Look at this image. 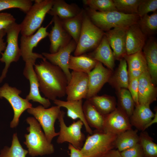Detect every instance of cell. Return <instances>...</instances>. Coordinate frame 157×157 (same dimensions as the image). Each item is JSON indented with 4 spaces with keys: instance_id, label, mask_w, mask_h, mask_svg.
Masks as SVG:
<instances>
[{
    "instance_id": "cell-44",
    "label": "cell",
    "mask_w": 157,
    "mask_h": 157,
    "mask_svg": "<svg viewBox=\"0 0 157 157\" xmlns=\"http://www.w3.org/2000/svg\"><path fill=\"white\" fill-rule=\"evenodd\" d=\"M68 148L70 151V157H85L80 150L75 148L70 144H69Z\"/></svg>"
},
{
    "instance_id": "cell-9",
    "label": "cell",
    "mask_w": 157,
    "mask_h": 157,
    "mask_svg": "<svg viewBox=\"0 0 157 157\" xmlns=\"http://www.w3.org/2000/svg\"><path fill=\"white\" fill-rule=\"evenodd\" d=\"M65 113L64 111L61 110L58 119L60 123V130L57 142L62 144L67 142L75 148L81 150L85 139V135L81 131L83 124L79 119L67 126L64 119Z\"/></svg>"
},
{
    "instance_id": "cell-10",
    "label": "cell",
    "mask_w": 157,
    "mask_h": 157,
    "mask_svg": "<svg viewBox=\"0 0 157 157\" xmlns=\"http://www.w3.org/2000/svg\"><path fill=\"white\" fill-rule=\"evenodd\" d=\"M21 92V90L10 86L7 83L0 87V99L4 98L6 99L14 111V117L10 123L11 128L16 127L19 124L22 114L26 110L32 107V104L28 100L19 96Z\"/></svg>"
},
{
    "instance_id": "cell-34",
    "label": "cell",
    "mask_w": 157,
    "mask_h": 157,
    "mask_svg": "<svg viewBox=\"0 0 157 157\" xmlns=\"http://www.w3.org/2000/svg\"><path fill=\"white\" fill-rule=\"evenodd\" d=\"M28 150L24 149L21 145L16 133L13 134L10 147H5L2 149L0 157H26Z\"/></svg>"
},
{
    "instance_id": "cell-17",
    "label": "cell",
    "mask_w": 157,
    "mask_h": 157,
    "mask_svg": "<svg viewBox=\"0 0 157 157\" xmlns=\"http://www.w3.org/2000/svg\"><path fill=\"white\" fill-rule=\"evenodd\" d=\"M77 45L72 39L69 44L53 53L43 52L42 55L52 64L60 67L66 76L68 82L71 77V73L68 67L69 58L72 52L74 51Z\"/></svg>"
},
{
    "instance_id": "cell-28",
    "label": "cell",
    "mask_w": 157,
    "mask_h": 157,
    "mask_svg": "<svg viewBox=\"0 0 157 157\" xmlns=\"http://www.w3.org/2000/svg\"><path fill=\"white\" fill-rule=\"evenodd\" d=\"M85 119L89 126L104 132L105 116L100 113L88 100L83 105Z\"/></svg>"
},
{
    "instance_id": "cell-16",
    "label": "cell",
    "mask_w": 157,
    "mask_h": 157,
    "mask_svg": "<svg viewBox=\"0 0 157 157\" xmlns=\"http://www.w3.org/2000/svg\"><path fill=\"white\" fill-rule=\"evenodd\" d=\"M52 19L54 25L48 36L50 42L49 51L50 53H53L68 45L72 38L64 28L61 20L58 16H53Z\"/></svg>"
},
{
    "instance_id": "cell-24",
    "label": "cell",
    "mask_w": 157,
    "mask_h": 157,
    "mask_svg": "<svg viewBox=\"0 0 157 157\" xmlns=\"http://www.w3.org/2000/svg\"><path fill=\"white\" fill-rule=\"evenodd\" d=\"M124 58L128 64L129 80L138 78L144 72L148 71L147 62L142 51L130 55H126Z\"/></svg>"
},
{
    "instance_id": "cell-38",
    "label": "cell",
    "mask_w": 157,
    "mask_h": 157,
    "mask_svg": "<svg viewBox=\"0 0 157 157\" xmlns=\"http://www.w3.org/2000/svg\"><path fill=\"white\" fill-rule=\"evenodd\" d=\"M141 0H113L117 11L127 14H137Z\"/></svg>"
},
{
    "instance_id": "cell-32",
    "label": "cell",
    "mask_w": 157,
    "mask_h": 157,
    "mask_svg": "<svg viewBox=\"0 0 157 157\" xmlns=\"http://www.w3.org/2000/svg\"><path fill=\"white\" fill-rule=\"evenodd\" d=\"M119 60L118 67L112 79L113 84L118 90L121 88L128 89L129 83L126 62L124 58Z\"/></svg>"
},
{
    "instance_id": "cell-12",
    "label": "cell",
    "mask_w": 157,
    "mask_h": 157,
    "mask_svg": "<svg viewBox=\"0 0 157 157\" xmlns=\"http://www.w3.org/2000/svg\"><path fill=\"white\" fill-rule=\"evenodd\" d=\"M52 22L53 21L52 19L46 26L40 27L35 33L31 35H22L20 48L21 56L25 62L34 57H37L42 60H46L42 54L33 52V50L37 46L41 40L48 36L49 33L47 31V29Z\"/></svg>"
},
{
    "instance_id": "cell-25",
    "label": "cell",
    "mask_w": 157,
    "mask_h": 157,
    "mask_svg": "<svg viewBox=\"0 0 157 157\" xmlns=\"http://www.w3.org/2000/svg\"><path fill=\"white\" fill-rule=\"evenodd\" d=\"M82 9L75 3L69 4L63 0H53L52 6L47 13L63 20L76 16Z\"/></svg>"
},
{
    "instance_id": "cell-6",
    "label": "cell",
    "mask_w": 157,
    "mask_h": 157,
    "mask_svg": "<svg viewBox=\"0 0 157 157\" xmlns=\"http://www.w3.org/2000/svg\"><path fill=\"white\" fill-rule=\"evenodd\" d=\"M84 10L81 30L74 51V56L82 55L95 49L105 35V32L92 22Z\"/></svg>"
},
{
    "instance_id": "cell-26",
    "label": "cell",
    "mask_w": 157,
    "mask_h": 157,
    "mask_svg": "<svg viewBox=\"0 0 157 157\" xmlns=\"http://www.w3.org/2000/svg\"><path fill=\"white\" fill-rule=\"evenodd\" d=\"M142 51L147 65L148 71L153 83L157 81V43L154 39L148 41L143 48Z\"/></svg>"
},
{
    "instance_id": "cell-3",
    "label": "cell",
    "mask_w": 157,
    "mask_h": 157,
    "mask_svg": "<svg viewBox=\"0 0 157 157\" xmlns=\"http://www.w3.org/2000/svg\"><path fill=\"white\" fill-rule=\"evenodd\" d=\"M26 122L29 125L27 128L29 133L25 135L26 140L24 143L28 149L29 154L34 157L53 153V145L48 141L37 120L33 117H28Z\"/></svg>"
},
{
    "instance_id": "cell-37",
    "label": "cell",
    "mask_w": 157,
    "mask_h": 157,
    "mask_svg": "<svg viewBox=\"0 0 157 157\" xmlns=\"http://www.w3.org/2000/svg\"><path fill=\"white\" fill-rule=\"evenodd\" d=\"M84 5L91 10L106 12L117 11L113 0H83Z\"/></svg>"
},
{
    "instance_id": "cell-47",
    "label": "cell",
    "mask_w": 157,
    "mask_h": 157,
    "mask_svg": "<svg viewBox=\"0 0 157 157\" xmlns=\"http://www.w3.org/2000/svg\"><path fill=\"white\" fill-rule=\"evenodd\" d=\"M157 122V109H156L155 113L154 114V116L153 118L152 119L150 122L148 124L145 128V130L149 127L151 126L152 124L156 123Z\"/></svg>"
},
{
    "instance_id": "cell-31",
    "label": "cell",
    "mask_w": 157,
    "mask_h": 157,
    "mask_svg": "<svg viewBox=\"0 0 157 157\" xmlns=\"http://www.w3.org/2000/svg\"><path fill=\"white\" fill-rule=\"evenodd\" d=\"M84 11L82 8L81 13L74 17L61 20L62 24L67 32L77 44L81 33Z\"/></svg>"
},
{
    "instance_id": "cell-30",
    "label": "cell",
    "mask_w": 157,
    "mask_h": 157,
    "mask_svg": "<svg viewBox=\"0 0 157 157\" xmlns=\"http://www.w3.org/2000/svg\"><path fill=\"white\" fill-rule=\"evenodd\" d=\"M88 100L101 114L106 116L116 108L114 97L107 95H95Z\"/></svg>"
},
{
    "instance_id": "cell-23",
    "label": "cell",
    "mask_w": 157,
    "mask_h": 157,
    "mask_svg": "<svg viewBox=\"0 0 157 157\" xmlns=\"http://www.w3.org/2000/svg\"><path fill=\"white\" fill-rule=\"evenodd\" d=\"M152 112L149 104H139L135 106L133 112L129 117L132 126L142 131H145L146 126L154 117Z\"/></svg>"
},
{
    "instance_id": "cell-18",
    "label": "cell",
    "mask_w": 157,
    "mask_h": 157,
    "mask_svg": "<svg viewBox=\"0 0 157 157\" xmlns=\"http://www.w3.org/2000/svg\"><path fill=\"white\" fill-rule=\"evenodd\" d=\"M128 27H116L105 32L115 59L120 60L126 55V37Z\"/></svg>"
},
{
    "instance_id": "cell-5",
    "label": "cell",
    "mask_w": 157,
    "mask_h": 157,
    "mask_svg": "<svg viewBox=\"0 0 157 157\" xmlns=\"http://www.w3.org/2000/svg\"><path fill=\"white\" fill-rule=\"evenodd\" d=\"M20 24L22 36L34 33L40 27L45 16L51 8L53 0H35Z\"/></svg>"
},
{
    "instance_id": "cell-11",
    "label": "cell",
    "mask_w": 157,
    "mask_h": 157,
    "mask_svg": "<svg viewBox=\"0 0 157 157\" xmlns=\"http://www.w3.org/2000/svg\"><path fill=\"white\" fill-rule=\"evenodd\" d=\"M37 57L31 58L25 62L23 74L28 80L30 84V90L26 99L28 101L39 103L45 108L51 105L49 100L42 97L39 92V84L38 77L33 68Z\"/></svg>"
},
{
    "instance_id": "cell-8",
    "label": "cell",
    "mask_w": 157,
    "mask_h": 157,
    "mask_svg": "<svg viewBox=\"0 0 157 157\" xmlns=\"http://www.w3.org/2000/svg\"><path fill=\"white\" fill-rule=\"evenodd\" d=\"M60 108L56 106L45 108L42 105H39L27 110V112L33 115L39 122L48 141L50 143L54 137L59 134V132H55L54 126L60 113Z\"/></svg>"
},
{
    "instance_id": "cell-2",
    "label": "cell",
    "mask_w": 157,
    "mask_h": 157,
    "mask_svg": "<svg viewBox=\"0 0 157 157\" xmlns=\"http://www.w3.org/2000/svg\"><path fill=\"white\" fill-rule=\"evenodd\" d=\"M92 22L104 32L118 27H128L137 23V14H127L118 11L101 12L88 8L84 9Z\"/></svg>"
},
{
    "instance_id": "cell-27",
    "label": "cell",
    "mask_w": 157,
    "mask_h": 157,
    "mask_svg": "<svg viewBox=\"0 0 157 157\" xmlns=\"http://www.w3.org/2000/svg\"><path fill=\"white\" fill-rule=\"evenodd\" d=\"M97 62L85 53L78 56L71 55L68 67L73 71L88 74L94 67Z\"/></svg>"
},
{
    "instance_id": "cell-13",
    "label": "cell",
    "mask_w": 157,
    "mask_h": 157,
    "mask_svg": "<svg viewBox=\"0 0 157 157\" xmlns=\"http://www.w3.org/2000/svg\"><path fill=\"white\" fill-rule=\"evenodd\" d=\"M88 87V74L72 71L66 88L67 101L86 99Z\"/></svg>"
},
{
    "instance_id": "cell-41",
    "label": "cell",
    "mask_w": 157,
    "mask_h": 157,
    "mask_svg": "<svg viewBox=\"0 0 157 157\" xmlns=\"http://www.w3.org/2000/svg\"><path fill=\"white\" fill-rule=\"evenodd\" d=\"M120 152L122 157H144L143 151L139 143Z\"/></svg>"
},
{
    "instance_id": "cell-19",
    "label": "cell",
    "mask_w": 157,
    "mask_h": 157,
    "mask_svg": "<svg viewBox=\"0 0 157 157\" xmlns=\"http://www.w3.org/2000/svg\"><path fill=\"white\" fill-rule=\"evenodd\" d=\"M157 89L148 72L138 77L139 104H150L156 99Z\"/></svg>"
},
{
    "instance_id": "cell-1",
    "label": "cell",
    "mask_w": 157,
    "mask_h": 157,
    "mask_svg": "<svg viewBox=\"0 0 157 157\" xmlns=\"http://www.w3.org/2000/svg\"><path fill=\"white\" fill-rule=\"evenodd\" d=\"M34 66L39 89L45 97L54 101L57 97L66 95L68 81L66 75L60 67L47 60Z\"/></svg>"
},
{
    "instance_id": "cell-45",
    "label": "cell",
    "mask_w": 157,
    "mask_h": 157,
    "mask_svg": "<svg viewBox=\"0 0 157 157\" xmlns=\"http://www.w3.org/2000/svg\"><path fill=\"white\" fill-rule=\"evenodd\" d=\"M6 34L4 30H0V55L2 51H4L6 48V42H4L3 39Z\"/></svg>"
},
{
    "instance_id": "cell-33",
    "label": "cell",
    "mask_w": 157,
    "mask_h": 157,
    "mask_svg": "<svg viewBox=\"0 0 157 157\" xmlns=\"http://www.w3.org/2000/svg\"><path fill=\"white\" fill-rule=\"evenodd\" d=\"M137 24L142 32L146 36L153 35L157 30V13L146 15L140 17Z\"/></svg>"
},
{
    "instance_id": "cell-14",
    "label": "cell",
    "mask_w": 157,
    "mask_h": 157,
    "mask_svg": "<svg viewBox=\"0 0 157 157\" xmlns=\"http://www.w3.org/2000/svg\"><path fill=\"white\" fill-rule=\"evenodd\" d=\"M129 117L118 107L105 116L104 132L118 135L131 129Z\"/></svg>"
},
{
    "instance_id": "cell-46",
    "label": "cell",
    "mask_w": 157,
    "mask_h": 157,
    "mask_svg": "<svg viewBox=\"0 0 157 157\" xmlns=\"http://www.w3.org/2000/svg\"><path fill=\"white\" fill-rule=\"evenodd\" d=\"M103 157H122L120 152L117 149H113L109 151Z\"/></svg>"
},
{
    "instance_id": "cell-36",
    "label": "cell",
    "mask_w": 157,
    "mask_h": 157,
    "mask_svg": "<svg viewBox=\"0 0 157 157\" xmlns=\"http://www.w3.org/2000/svg\"><path fill=\"white\" fill-rule=\"evenodd\" d=\"M118 100L117 107L129 117L133 112L135 104L129 90L126 88L119 90Z\"/></svg>"
},
{
    "instance_id": "cell-35",
    "label": "cell",
    "mask_w": 157,
    "mask_h": 157,
    "mask_svg": "<svg viewBox=\"0 0 157 157\" xmlns=\"http://www.w3.org/2000/svg\"><path fill=\"white\" fill-rule=\"evenodd\" d=\"M153 138L144 131L139 135V143L142 149L144 157H157V144Z\"/></svg>"
},
{
    "instance_id": "cell-40",
    "label": "cell",
    "mask_w": 157,
    "mask_h": 157,
    "mask_svg": "<svg viewBox=\"0 0 157 157\" xmlns=\"http://www.w3.org/2000/svg\"><path fill=\"white\" fill-rule=\"evenodd\" d=\"M157 0H141L138 9L137 15L140 17L149 12L156 11Z\"/></svg>"
},
{
    "instance_id": "cell-22",
    "label": "cell",
    "mask_w": 157,
    "mask_h": 157,
    "mask_svg": "<svg viewBox=\"0 0 157 157\" xmlns=\"http://www.w3.org/2000/svg\"><path fill=\"white\" fill-rule=\"evenodd\" d=\"M98 62L112 70L115 65V58L113 51L104 35L100 43L92 52L88 54Z\"/></svg>"
},
{
    "instance_id": "cell-29",
    "label": "cell",
    "mask_w": 157,
    "mask_h": 157,
    "mask_svg": "<svg viewBox=\"0 0 157 157\" xmlns=\"http://www.w3.org/2000/svg\"><path fill=\"white\" fill-rule=\"evenodd\" d=\"M138 130L132 129L117 135L115 142V148L119 152L131 148L139 142Z\"/></svg>"
},
{
    "instance_id": "cell-39",
    "label": "cell",
    "mask_w": 157,
    "mask_h": 157,
    "mask_svg": "<svg viewBox=\"0 0 157 157\" xmlns=\"http://www.w3.org/2000/svg\"><path fill=\"white\" fill-rule=\"evenodd\" d=\"M31 0H0V11L4 10L18 8L25 13L33 5Z\"/></svg>"
},
{
    "instance_id": "cell-15",
    "label": "cell",
    "mask_w": 157,
    "mask_h": 157,
    "mask_svg": "<svg viewBox=\"0 0 157 157\" xmlns=\"http://www.w3.org/2000/svg\"><path fill=\"white\" fill-rule=\"evenodd\" d=\"M112 73L111 70L97 62L94 67L88 74V87L86 99L97 95L104 84L108 82Z\"/></svg>"
},
{
    "instance_id": "cell-42",
    "label": "cell",
    "mask_w": 157,
    "mask_h": 157,
    "mask_svg": "<svg viewBox=\"0 0 157 157\" xmlns=\"http://www.w3.org/2000/svg\"><path fill=\"white\" fill-rule=\"evenodd\" d=\"M135 104V106L138 103V78L129 80L128 87Z\"/></svg>"
},
{
    "instance_id": "cell-20",
    "label": "cell",
    "mask_w": 157,
    "mask_h": 157,
    "mask_svg": "<svg viewBox=\"0 0 157 157\" xmlns=\"http://www.w3.org/2000/svg\"><path fill=\"white\" fill-rule=\"evenodd\" d=\"M146 37L137 23L129 26L126 33V55L132 54L142 51L145 44Z\"/></svg>"
},
{
    "instance_id": "cell-7",
    "label": "cell",
    "mask_w": 157,
    "mask_h": 157,
    "mask_svg": "<svg viewBox=\"0 0 157 157\" xmlns=\"http://www.w3.org/2000/svg\"><path fill=\"white\" fill-rule=\"evenodd\" d=\"M6 36L7 45L3 53H1L0 61L5 63V66L0 76V83L6 77L11 63L17 62L21 56V50L18 45V37L21 31L20 24L15 22L4 29Z\"/></svg>"
},
{
    "instance_id": "cell-43",
    "label": "cell",
    "mask_w": 157,
    "mask_h": 157,
    "mask_svg": "<svg viewBox=\"0 0 157 157\" xmlns=\"http://www.w3.org/2000/svg\"><path fill=\"white\" fill-rule=\"evenodd\" d=\"M16 19L10 13H0V30H4L10 24L15 22Z\"/></svg>"
},
{
    "instance_id": "cell-21",
    "label": "cell",
    "mask_w": 157,
    "mask_h": 157,
    "mask_svg": "<svg viewBox=\"0 0 157 157\" xmlns=\"http://www.w3.org/2000/svg\"><path fill=\"white\" fill-rule=\"evenodd\" d=\"M54 103L59 107L65 108L67 110V116L73 120L79 119L83 124L86 132L92 134L93 131L88 124L85 117L83 108V100L64 101L56 99Z\"/></svg>"
},
{
    "instance_id": "cell-4",
    "label": "cell",
    "mask_w": 157,
    "mask_h": 157,
    "mask_svg": "<svg viewBox=\"0 0 157 157\" xmlns=\"http://www.w3.org/2000/svg\"><path fill=\"white\" fill-rule=\"evenodd\" d=\"M117 136L96 130L87 136L81 151L85 157H103L115 148Z\"/></svg>"
}]
</instances>
